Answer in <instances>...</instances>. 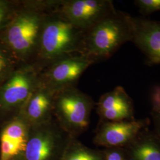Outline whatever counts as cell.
<instances>
[{
    "label": "cell",
    "instance_id": "6da1fadb",
    "mask_svg": "<svg viewBox=\"0 0 160 160\" xmlns=\"http://www.w3.org/2000/svg\"><path fill=\"white\" fill-rule=\"evenodd\" d=\"M59 0L21 1L11 22L0 31V43L22 65L33 62L46 14Z\"/></svg>",
    "mask_w": 160,
    "mask_h": 160
},
{
    "label": "cell",
    "instance_id": "7a4b0ae2",
    "mask_svg": "<svg viewBox=\"0 0 160 160\" xmlns=\"http://www.w3.org/2000/svg\"><path fill=\"white\" fill-rule=\"evenodd\" d=\"M58 4L46 14L38 52L31 64L40 73L62 59L80 55L84 32L63 16Z\"/></svg>",
    "mask_w": 160,
    "mask_h": 160
},
{
    "label": "cell",
    "instance_id": "3957f363",
    "mask_svg": "<svg viewBox=\"0 0 160 160\" xmlns=\"http://www.w3.org/2000/svg\"><path fill=\"white\" fill-rule=\"evenodd\" d=\"M131 17L116 10L84 32L80 55L94 63L110 58L131 41Z\"/></svg>",
    "mask_w": 160,
    "mask_h": 160
},
{
    "label": "cell",
    "instance_id": "277c9868",
    "mask_svg": "<svg viewBox=\"0 0 160 160\" xmlns=\"http://www.w3.org/2000/svg\"><path fill=\"white\" fill-rule=\"evenodd\" d=\"M95 104L90 96L71 88L55 94L53 116L63 130L78 138L88 129Z\"/></svg>",
    "mask_w": 160,
    "mask_h": 160
},
{
    "label": "cell",
    "instance_id": "5b68a950",
    "mask_svg": "<svg viewBox=\"0 0 160 160\" xmlns=\"http://www.w3.org/2000/svg\"><path fill=\"white\" fill-rule=\"evenodd\" d=\"M39 75L33 65H22L0 86V126L22 113L39 83Z\"/></svg>",
    "mask_w": 160,
    "mask_h": 160
},
{
    "label": "cell",
    "instance_id": "8992f818",
    "mask_svg": "<svg viewBox=\"0 0 160 160\" xmlns=\"http://www.w3.org/2000/svg\"><path fill=\"white\" fill-rule=\"evenodd\" d=\"M72 138L54 118L31 126L26 160H61Z\"/></svg>",
    "mask_w": 160,
    "mask_h": 160
},
{
    "label": "cell",
    "instance_id": "52a82bcc",
    "mask_svg": "<svg viewBox=\"0 0 160 160\" xmlns=\"http://www.w3.org/2000/svg\"><path fill=\"white\" fill-rule=\"evenodd\" d=\"M94 62L79 54L65 58L40 73V82L54 94L76 87L81 76Z\"/></svg>",
    "mask_w": 160,
    "mask_h": 160
},
{
    "label": "cell",
    "instance_id": "ba28073f",
    "mask_svg": "<svg viewBox=\"0 0 160 160\" xmlns=\"http://www.w3.org/2000/svg\"><path fill=\"white\" fill-rule=\"evenodd\" d=\"M58 8L83 32L116 10L111 0H59Z\"/></svg>",
    "mask_w": 160,
    "mask_h": 160
},
{
    "label": "cell",
    "instance_id": "9c48e42d",
    "mask_svg": "<svg viewBox=\"0 0 160 160\" xmlns=\"http://www.w3.org/2000/svg\"><path fill=\"white\" fill-rule=\"evenodd\" d=\"M31 125L21 113L0 129V160H26Z\"/></svg>",
    "mask_w": 160,
    "mask_h": 160
},
{
    "label": "cell",
    "instance_id": "30bf717a",
    "mask_svg": "<svg viewBox=\"0 0 160 160\" xmlns=\"http://www.w3.org/2000/svg\"><path fill=\"white\" fill-rule=\"evenodd\" d=\"M148 120L102 122L97 127L94 143L107 148H120L128 145L145 129Z\"/></svg>",
    "mask_w": 160,
    "mask_h": 160
},
{
    "label": "cell",
    "instance_id": "8fae6325",
    "mask_svg": "<svg viewBox=\"0 0 160 160\" xmlns=\"http://www.w3.org/2000/svg\"><path fill=\"white\" fill-rule=\"evenodd\" d=\"M132 42L151 64H160V22L131 17Z\"/></svg>",
    "mask_w": 160,
    "mask_h": 160
},
{
    "label": "cell",
    "instance_id": "7c38bea8",
    "mask_svg": "<svg viewBox=\"0 0 160 160\" xmlns=\"http://www.w3.org/2000/svg\"><path fill=\"white\" fill-rule=\"evenodd\" d=\"M95 106L102 122L133 120V106L131 98L123 87L118 86L103 94Z\"/></svg>",
    "mask_w": 160,
    "mask_h": 160
},
{
    "label": "cell",
    "instance_id": "4fadbf2b",
    "mask_svg": "<svg viewBox=\"0 0 160 160\" xmlns=\"http://www.w3.org/2000/svg\"><path fill=\"white\" fill-rule=\"evenodd\" d=\"M54 96L55 94L43 85L39 79L38 86L22 112L31 126L45 123L54 118Z\"/></svg>",
    "mask_w": 160,
    "mask_h": 160
},
{
    "label": "cell",
    "instance_id": "5bb4252c",
    "mask_svg": "<svg viewBox=\"0 0 160 160\" xmlns=\"http://www.w3.org/2000/svg\"><path fill=\"white\" fill-rule=\"evenodd\" d=\"M129 160H160V139L143 129L128 144Z\"/></svg>",
    "mask_w": 160,
    "mask_h": 160
},
{
    "label": "cell",
    "instance_id": "9a60e30c",
    "mask_svg": "<svg viewBox=\"0 0 160 160\" xmlns=\"http://www.w3.org/2000/svg\"><path fill=\"white\" fill-rule=\"evenodd\" d=\"M61 160H104V152L88 148L72 138Z\"/></svg>",
    "mask_w": 160,
    "mask_h": 160
},
{
    "label": "cell",
    "instance_id": "2e32d148",
    "mask_svg": "<svg viewBox=\"0 0 160 160\" xmlns=\"http://www.w3.org/2000/svg\"><path fill=\"white\" fill-rule=\"evenodd\" d=\"M22 65L5 46L0 43V86L8 80Z\"/></svg>",
    "mask_w": 160,
    "mask_h": 160
},
{
    "label": "cell",
    "instance_id": "e0dca14e",
    "mask_svg": "<svg viewBox=\"0 0 160 160\" xmlns=\"http://www.w3.org/2000/svg\"><path fill=\"white\" fill-rule=\"evenodd\" d=\"M21 1L0 0V31L11 22Z\"/></svg>",
    "mask_w": 160,
    "mask_h": 160
},
{
    "label": "cell",
    "instance_id": "ac0fdd59",
    "mask_svg": "<svg viewBox=\"0 0 160 160\" xmlns=\"http://www.w3.org/2000/svg\"><path fill=\"white\" fill-rule=\"evenodd\" d=\"M134 3L143 15L160 11V0H136Z\"/></svg>",
    "mask_w": 160,
    "mask_h": 160
},
{
    "label": "cell",
    "instance_id": "d6986e66",
    "mask_svg": "<svg viewBox=\"0 0 160 160\" xmlns=\"http://www.w3.org/2000/svg\"><path fill=\"white\" fill-rule=\"evenodd\" d=\"M104 160H126V155L120 148H107L104 151Z\"/></svg>",
    "mask_w": 160,
    "mask_h": 160
}]
</instances>
